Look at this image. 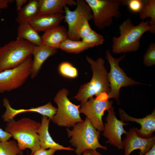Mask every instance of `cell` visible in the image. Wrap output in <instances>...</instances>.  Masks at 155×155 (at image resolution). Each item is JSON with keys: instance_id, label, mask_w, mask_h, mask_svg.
Masks as SVG:
<instances>
[{"instance_id": "6da1fadb", "label": "cell", "mask_w": 155, "mask_h": 155, "mask_svg": "<svg viewBox=\"0 0 155 155\" xmlns=\"http://www.w3.org/2000/svg\"><path fill=\"white\" fill-rule=\"evenodd\" d=\"M149 21L142 20L135 26L128 18L119 26L120 35L112 38V52L115 54L133 52L140 46L142 35L146 32L155 33V30L150 25Z\"/></svg>"}, {"instance_id": "7a4b0ae2", "label": "cell", "mask_w": 155, "mask_h": 155, "mask_svg": "<svg viewBox=\"0 0 155 155\" xmlns=\"http://www.w3.org/2000/svg\"><path fill=\"white\" fill-rule=\"evenodd\" d=\"M41 123L28 118L23 117L18 121L13 119L7 122L5 131L16 140L19 148L23 150H31L33 155L40 148L38 131Z\"/></svg>"}, {"instance_id": "3957f363", "label": "cell", "mask_w": 155, "mask_h": 155, "mask_svg": "<svg viewBox=\"0 0 155 155\" xmlns=\"http://www.w3.org/2000/svg\"><path fill=\"white\" fill-rule=\"evenodd\" d=\"M86 59L90 65L93 75L90 81L82 85L73 98L80 101L81 104L94 96H97L103 93L108 94L110 90L104 60L99 57L95 60L88 56Z\"/></svg>"}, {"instance_id": "277c9868", "label": "cell", "mask_w": 155, "mask_h": 155, "mask_svg": "<svg viewBox=\"0 0 155 155\" xmlns=\"http://www.w3.org/2000/svg\"><path fill=\"white\" fill-rule=\"evenodd\" d=\"M67 136L70 138L69 142L75 148L77 155H82L87 150H96L98 148L106 150V146L99 142L100 133L92 125L86 117L84 121L76 123L72 130L66 129Z\"/></svg>"}, {"instance_id": "5b68a950", "label": "cell", "mask_w": 155, "mask_h": 155, "mask_svg": "<svg viewBox=\"0 0 155 155\" xmlns=\"http://www.w3.org/2000/svg\"><path fill=\"white\" fill-rule=\"evenodd\" d=\"M35 45L17 39L0 47V72L15 68L31 57Z\"/></svg>"}, {"instance_id": "8992f818", "label": "cell", "mask_w": 155, "mask_h": 155, "mask_svg": "<svg viewBox=\"0 0 155 155\" xmlns=\"http://www.w3.org/2000/svg\"><path fill=\"white\" fill-rule=\"evenodd\" d=\"M92 11V20L95 26L100 29L107 28L112 24L113 18L121 16L120 7L126 5L127 0H85Z\"/></svg>"}, {"instance_id": "52a82bcc", "label": "cell", "mask_w": 155, "mask_h": 155, "mask_svg": "<svg viewBox=\"0 0 155 155\" xmlns=\"http://www.w3.org/2000/svg\"><path fill=\"white\" fill-rule=\"evenodd\" d=\"M69 94L68 90L63 88L59 90L55 96L54 101L57 108L52 120L59 126L68 128L73 127L77 123L84 121L80 115V105L72 103L67 97Z\"/></svg>"}, {"instance_id": "ba28073f", "label": "cell", "mask_w": 155, "mask_h": 155, "mask_svg": "<svg viewBox=\"0 0 155 155\" xmlns=\"http://www.w3.org/2000/svg\"><path fill=\"white\" fill-rule=\"evenodd\" d=\"M105 55L110 67V71L107 74L110 88L108 94V98H114L119 102L120 91L121 88L141 83L128 77L120 67L119 62L124 58L125 55L119 58H115L112 55L110 51L107 50Z\"/></svg>"}, {"instance_id": "9c48e42d", "label": "cell", "mask_w": 155, "mask_h": 155, "mask_svg": "<svg viewBox=\"0 0 155 155\" xmlns=\"http://www.w3.org/2000/svg\"><path fill=\"white\" fill-rule=\"evenodd\" d=\"M113 102L109 100L108 94L103 93L95 98H90L80 104V113L86 116L93 126L99 132L102 131L104 124L102 117L106 111L113 107Z\"/></svg>"}, {"instance_id": "30bf717a", "label": "cell", "mask_w": 155, "mask_h": 155, "mask_svg": "<svg viewBox=\"0 0 155 155\" xmlns=\"http://www.w3.org/2000/svg\"><path fill=\"white\" fill-rule=\"evenodd\" d=\"M32 63L30 57L18 66L0 72V93L11 91L22 86L30 76Z\"/></svg>"}, {"instance_id": "8fae6325", "label": "cell", "mask_w": 155, "mask_h": 155, "mask_svg": "<svg viewBox=\"0 0 155 155\" xmlns=\"http://www.w3.org/2000/svg\"><path fill=\"white\" fill-rule=\"evenodd\" d=\"M76 1V7L74 10H71L67 6L64 8V19L68 26V38L80 40L78 32L80 26L85 20L92 19L93 15L90 7L85 0Z\"/></svg>"}, {"instance_id": "7c38bea8", "label": "cell", "mask_w": 155, "mask_h": 155, "mask_svg": "<svg viewBox=\"0 0 155 155\" xmlns=\"http://www.w3.org/2000/svg\"><path fill=\"white\" fill-rule=\"evenodd\" d=\"M107 111L106 122L104 124L102 135L107 139L106 143L114 146L119 150L123 149L121 136L123 134H127L128 131L124 129L123 126L128 123L117 118L113 107Z\"/></svg>"}, {"instance_id": "4fadbf2b", "label": "cell", "mask_w": 155, "mask_h": 155, "mask_svg": "<svg viewBox=\"0 0 155 155\" xmlns=\"http://www.w3.org/2000/svg\"><path fill=\"white\" fill-rule=\"evenodd\" d=\"M124 155H129L135 150H140L139 155H145L155 144V136L143 138L137 133L135 128L128 131L125 138L122 141Z\"/></svg>"}, {"instance_id": "5bb4252c", "label": "cell", "mask_w": 155, "mask_h": 155, "mask_svg": "<svg viewBox=\"0 0 155 155\" xmlns=\"http://www.w3.org/2000/svg\"><path fill=\"white\" fill-rule=\"evenodd\" d=\"M3 102L6 110L2 116V118L3 121L6 122L13 119L15 116L19 114L28 112L38 113L47 117L52 121L57 111V108L53 106L50 102L44 105L36 107H32L28 109H19L12 108L9 104V100L6 98H3Z\"/></svg>"}, {"instance_id": "9a60e30c", "label": "cell", "mask_w": 155, "mask_h": 155, "mask_svg": "<svg viewBox=\"0 0 155 155\" xmlns=\"http://www.w3.org/2000/svg\"><path fill=\"white\" fill-rule=\"evenodd\" d=\"M119 111L121 120L123 122H135L140 125V129L135 128L136 132L139 136L144 138L152 137L153 133L155 131V109L150 114L142 118H137L131 116L121 108L119 109Z\"/></svg>"}, {"instance_id": "2e32d148", "label": "cell", "mask_w": 155, "mask_h": 155, "mask_svg": "<svg viewBox=\"0 0 155 155\" xmlns=\"http://www.w3.org/2000/svg\"><path fill=\"white\" fill-rule=\"evenodd\" d=\"M50 120L45 116H43L42 118L40 126L38 132L40 148L43 149L53 148L57 151L61 150L74 151V148L63 146L53 140L49 131Z\"/></svg>"}, {"instance_id": "e0dca14e", "label": "cell", "mask_w": 155, "mask_h": 155, "mask_svg": "<svg viewBox=\"0 0 155 155\" xmlns=\"http://www.w3.org/2000/svg\"><path fill=\"white\" fill-rule=\"evenodd\" d=\"M64 19V15L61 13H38L28 23L38 32H44L59 25Z\"/></svg>"}, {"instance_id": "ac0fdd59", "label": "cell", "mask_w": 155, "mask_h": 155, "mask_svg": "<svg viewBox=\"0 0 155 155\" xmlns=\"http://www.w3.org/2000/svg\"><path fill=\"white\" fill-rule=\"evenodd\" d=\"M68 38L67 30L59 25L44 32L41 36L42 44L57 50Z\"/></svg>"}, {"instance_id": "d6986e66", "label": "cell", "mask_w": 155, "mask_h": 155, "mask_svg": "<svg viewBox=\"0 0 155 155\" xmlns=\"http://www.w3.org/2000/svg\"><path fill=\"white\" fill-rule=\"evenodd\" d=\"M76 5V1L73 0H38V13L63 14L65 7Z\"/></svg>"}, {"instance_id": "ffe728a7", "label": "cell", "mask_w": 155, "mask_h": 155, "mask_svg": "<svg viewBox=\"0 0 155 155\" xmlns=\"http://www.w3.org/2000/svg\"><path fill=\"white\" fill-rule=\"evenodd\" d=\"M57 52L56 49L42 44L35 46L32 52L34 59L30 76L32 79H34L37 76L46 60Z\"/></svg>"}, {"instance_id": "44dd1931", "label": "cell", "mask_w": 155, "mask_h": 155, "mask_svg": "<svg viewBox=\"0 0 155 155\" xmlns=\"http://www.w3.org/2000/svg\"><path fill=\"white\" fill-rule=\"evenodd\" d=\"M17 39L24 40L35 46L42 44L41 36L28 23L19 24Z\"/></svg>"}, {"instance_id": "7402d4cb", "label": "cell", "mask_w": 155, "mask_h": 155, "mask_svg": "<svg viewBox=\"0 0 155 155\" xmlns=\"http://www.w3.org/2000/svg\"><path fill=\"white\" fill-rule=\"evenodd\" d=\"M38 0H30L18 11L16 20L19 24L29 23L38 13Z\"/></svg>"}, {"instance_id": "603a6c76", "label": "cell", "mask_w": 155, "mask_h": 155, "mask_svg": "<svg viewBox=\"0 0 155 155\" xmlns=\"http://www.w3.org/2000/svg\"><path fill=\"white\" fill-rule=\"evenodd\" d=\"M92 47L82 40H75L67 39L61 44L59 49L68 53L78 54Z\"/></svg>"}, {"instance_id": "cb8c5ba5", "label": "cell", "mask_w": 155, "mask_h": 155, "mask_svg": "<svg viewBox=\"0 0 155 155\" xmlns=\"http://www.w3.org/2000/svg\"><path fill=\"white\" fill-rule=\"evenodd\" d=\"M139 13L140 18L144 20L150 18L149 24L155 30V0H149L147 2Z\"/></svg>"}, {"instance_id": "d4e9b609", "label": "cell", "mask_w": 155, "mask_h": 155, "mask_svg": "<svg viewBox=\"0 0 155 155\" xmlns=\"http://www.w3.org/2000/svg\"><path fill=\"white\" fill-rule=\"evenodd\" d=\"M23 150L15 140L0 142V155H22Z\"/></svg>"}, {"instance_id": "484cf974", "label": "cell", "mask_w": 155, "mask_h": 155, "mask_svg": "<svg viewBox=\"0 0 155 155\" xmlns=\"http://www.w3.org/2000/svg\"><path fill=\"white\" fill-rule=\"evenodd\" d=\"M60 74L65 78H74L78 75L77 69L71 63L67 62H63L61 63L58 67Z\"/></svg>"}, {"instance_id": "4316f807", "label": "cell", "mask_w": 155, "mask_h": 155, "mask_svg": "<svg viewBox=\"0 0 155 155\" xmlns=\"http://www.w3.org/2000/svg\"><path fill=\"white\" fill-rule=\"evenodd\" d=\"M83 41L90 45L92 47L102 44L104 42L103 36L92 30L85 37Z\"/></svg>"}, {"instance_id": "83f0119b", "label": "cell", "mask_w": 155, "mask_h": 155, "mask_svg": "<svg viewBox=\"0 0 155 155\" xmlns=\"http://www.w3.org/2000/svg\"><path fill=\"white\" fill-rule=\"evenodd\" d=\"M143 63L148 67L155 64V43H151L149 45L143 57Z\"/></svg>"}, {"instance_id": "f1b7e54d", "label": "cell", "mask_w": 155, "mask_h": 155, "mask_svg": "<svg viewBox=\"0 0 155 155\" xmlns=\"http://www.w3.org/2000/svg\"><path fill=\"white\" fill-rule=\"evenodd\" d=\"M147 1L141 0H127V5L133 13H139L145 5Z\"/></svg>"}, {"instance_id": "f546056e", "label": "cell", "mask_w": 155, "mask_h": 155, "mask_svg": "<svg viewBox=\"0 0 155 155\" xmlns=\"http://www.w3.org/2000/svg\"><path fill=\"white\" fill-rule=\"evenodd\" d=\"M88 21L87 20H85L79 28L78 33L80 39L83 38L92 30L89 24Z\"/></svg>"}, {"instance_id": "4dcf8cb0", "label": "cell", "mask_w": 155, "mask_h": 155, "mask_svg": "<svg viewBox=\"0 0 155 155\" xmlns=\"http://www.w3.org/2000/svg\"><path fill=\"white\" fill-rule=\"evenodd\" d=\"M57 151L53 148L47 149L40 148L36 151L33 155H53Z\"/></svg>"}, {"instance_id": "1f68e13d", "label": "cell", "mask_w": 155, "mask_h": 155, "mask_svg": "<svg viewBox=\"0 0 155 155\" xmlns=\"http://www.w3.org/2000/svg\"><path fill=\"white\" fill-rule=\"evenodd\" d=\"M12 137L11 135L0 128V142H5L9 140Z\"/></svg>"}, {"instance_id": "d6a6232c", "label": "cell", "mask_w": 155, "mask_h": 155, "mask_svg": "<svg viewBox=\"0 0 155 155\" xmlns=\"http://www.w3.org/2000/svg\"><path fill=\"white\" fill-rule=\"evenodd\" d=\"M12 0H0V12L2 9L7 8L9 4L13 3Z\"/></svg>"}, {"instance_id": "836d02e7", "label": "cell", "mask_w": 155, "mask_h": 155, "mask_svg": "<svg viewBox=\"0 0 155 155\" xmlns=\"http://www.w3.org/2000/svg\"><path fill=\"white\" fill-rule=\"evenodd\" d=\"M16 10L18 11L20 10L22 7V6L28 1L27 0H16Z\"/></svg>"}, {"instance_id": "e575fe53", "label": "cell", "mask_w": 155, "mask_h": 155, "mask_svg": "<svg viewBox=\"0 0 155 155\" xmlns=\"http://www.w3.org/2000/svg\"><path fill=\"white\" fill-rule=\"evenodd\" d=\"M98 152L96 150L89 149L84 151L82 155H98Z\"/></svg>"}, {"instance_id": "d590c367", "label": "cell", "mask_w": 155, "mask_h": 155, "mask_svg": "<svg viewBox=\"0 0 155 155\" xmlns=\"http://www.w3.org/2000/svg\"><path fill=\"white\" fill-rule=\"evenodd\" d=\"M145 155H155V144Z\"/></svg>"}, {"instance_id": "8d00e7d4", "label": "cell", "mask_w": 155, "mask_h": 155, "mask_svg": "<svg viewBox=\"0 0 155 155\" xmlns=\"http://www.w3.org/2000/svg\"><path fill=\"white\" fill-rule=\"evenodd\" d=\"M98 155H103L101 154V153H100V152H98Z\"/></svg>"}]
</instances>
